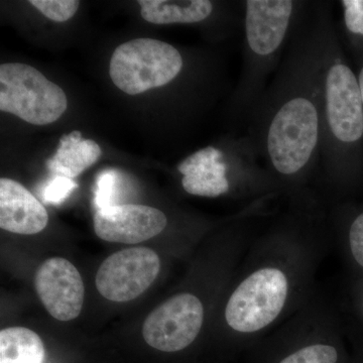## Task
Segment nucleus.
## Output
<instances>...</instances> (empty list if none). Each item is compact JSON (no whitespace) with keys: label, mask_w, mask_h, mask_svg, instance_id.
<instances>
[{"label":"nucleus","mask_w":363,"mask_h":363,"mask_svg":"<svg viewBox=\"0 0 363 363\" xmlns=\"http://www.w3.org/2000/svg\"><path fill=\"white\" fill-rule=\"evenodd\" d=\"M334 25L331 2L310 1L247 123L266 168L286 183L305 179L321 157L325 45Z\"/></svg>","instance_id":"1"},{"label":"nucleus","mask_w":363,"mask_h":363,"mask_svg":"<svg viewBox=\"0 0 363 363\" xmlns=\"http://www.w3.org/2000/svg\"><path fill=\"white\" fill-rule=\"evenodd\" d=\"M320 162L336 184H346L363 168V104L336 26L329 30L324 54V106Z\"/></svg>","instance_id":"2"},{"label":"nucleus","mask_w":363,"mask_h":363,"mask_svg":"<svg viewBox=\"0 0 363 363\" xmlns=\"http://www.w3.org/2000/svg\"><path fill=\"white\" fill-rule=\"evenodd\" d=\"M310 1L247 0L243 1V66L233 99V111L248 121L278 71L289 43Z\"/></svg>","instance_id":"3"},{"label":"nucleus","mask_w":363,"mask_h":363,"mask_svg":"<svg viewBox=\"0 0 363 363\" xmlns=\"http://www.w3.org/2000/svg\"><path fill=\"white\" fill-rule=\"evenodd\" d=\"M183 55L173 45L142 38L116 48L109 76L118 89L138 95L173 82L185 69Z\"/></svg>","instance_id":"4"},{"label":"nucleus","mask_w":363,"mask_h":363,"mask_svg":"<svg viewBox=\"0 0 363 363\" xmlns=\"http://www.w3.org/2000/svg\"><path fill=\"white\" fill-rule=\"evenodd\" d=\"M66 93L38 69L21 63L0 66V111L33 125H47L63 116Z\"/></svg>","instance_id":"5"},{"label":"nucleus","mask_w":363,"mask_h":363,"mask_svg":"<svg viewBox=\"0 0 363 363\" xmlns=\"http://www.w3.org/2000/svg\"><path fill=\"white\" fill-rule=\"evenodd\" d=\"M288 291V279L281 269L264 267L252 272L229 298L227 324L247 334L266 328L283 311Z\"/></svg>","instance_id":"6"},{"label":"nucleus","mask_w":363,"mask_h":363,"mask_svg":"<svg viewBox=\"0 0 363 363\" xmlns=\"http://www.w3.org/2000/svg\"><path fill=\"white\" fill-rule=\"evenodd\" d=\"M203 321L201 301L193 294H179L150 313L143 323V336L155 350L178 352L194 342Z\"/></svg>","instance_id":"7"},{"label":"nucleus","mask_w":363,"mask_h":363,"mask_svg":"<svg viewBox=\"0 0 363 363\" xmlns=\"http://www.w3.org/2000/svg\"><path fill=\"white\" fill-rule=\"evenodd\" d=\"M161 269L159 255L147 247H131L109 255L95 278L100 295L112 302H130L156 281Z\"/></svg>","instance_id":"8"},{"label":"nucleus","mask_w":363,"mask_h":363,"mask_svg":"<svg viewBox=\"0 0 363 363\" xmlns=\"http://www.w3.org/2000/svg\"><path fill=\"white\" fill-rule=\"evenodd\" d=\"M35 286L43 305L55 319L70 321L82 311L84 284L69 260L52 257L43 262L35 272Z\"/></svg>","instance_id":"9"},{"label":"nucleus","mask_w":363,"mask_h":363,"mask_svg":"<svg viewBox=\"0 0 363 363\" xmlns=\"http://www.w3.org/2000/svg\"><path fill=\"white\" fill-rule=\"evenodd\" d=\"M168 224L166 214L157 208L138 204H121L95 211V233L109 242L135 245L150 240Z\"/></svg>","instance_id":"10"},{"label":"nucleus","mask_w":363,"mask_h":363,"mask_svg":"<svg viewBox=\"0 0 363 363\" xmlns=\"http://www.w3.org/2000/svg\"><path fill=\"white\" fill-rule=\"evenodd\" d=\"M49 215L42 204L18 182L0 179V227L4 230L33 235L44 230Z\"/></svg>","instance_id":"11"},{"label":"nucleus","mask_w":363,"mask_h":363,"mask_svg":"<svg viewBox=\"0 0 363 363\" xmlns=\"http://www.w3.org/2000/svg\"><path fill=\"white\" fill-rule=\"evenodd\" d=\"M143 20L155 25H196L213 18L216 4L210 0H140Z\"/></svg>","instance_id":"12"},{"label":"nucleus","mask_w":363,"mask_h":363,"mask_svg":"<svg viewBox=\"0 0 363 363\" xmlns=\"http://www.w3.org/2000/svg\"><path fill=\"white\" fill-rule=\"evenodd\" d=\"M102 156V150L94 140L82 138L74 130L60 140L56 154L48 160L47 167L56 176L74 179L95 164Z\"/></svg>","instance_id":"13"},{"label":"nucleus","mask_w":363,"mask_h":363,"mask_svg":"<svg viewBox=\"0 0 363 363\" xmlns=\"http://www.w3.org/2000/svg\"><path fill=\"white\" fill-rule=\"evenodd\" d=\"M45 346L35 332L11 327L0 332V363H43Z\"/></svg>","instance_id":"14"},{"label":"nucleus","mask_w":363,"mask_h":363,"mask_svg":"<svg viewBox=\"0 0 363 363\" xmlns=\"http://www.w3.org/2000/svg\"><path fill=\"white\" fill-rule=\"evenodd\" d=\"M343 30L348 45L357 58L363 56V0H342Z\"/></svg>","instance_id":"15"},{"label":"nucleus","mask_w":363,"mask_h":363,"mask_svg":"<svg viewBox=\"0 0 363 363\" xmlns=\"http://www.w3.org/2000/svg\"><path fill=\"white\" fill-rule=\"evenodd\" d=\"M118 174L116 171H105L100 174L96 182V187L94 190V204L95 210L104 209V208L114 206L117 205L116 200L117 193L119 190Z\"/></svg>","instance_id":"16"},{"label":"nucleus","mask_w":363,"mask_h":363,"mask_svg":"<svg viewBox=\"0 0 363 363\" xmlns=\"http://www.w3.org/2000/svg\"><path fill=\"white\" fill-rule=\"evenodd\" d=\"M30 4L49 20L65 23L77 13L80 1L77 0H30Z\"/></svg>","instance_id":"17"},{"label":"nucleus","mask_w":363,"mask_h":363,"mask_svg":"<svg viewBox=\"0 0 363 363\" xmlns=\"http://www.w3.org/2000/svg\"><path fill=\"white\" fill-rule=\"evenodd\" d=\"M78 188L77 183L73 179L64 176H56L43 190V199L47 204L59 206L68 199L73 191Z\"/></svg>","instance_id":"18"},{"label":"nucleus","mask_w":363,"mask_h":363,"mask_svg":"<svg viewBox=\"0 0 363 363\" xmlns=\"http://www.w3.org/2000/svg\"><path fill=\"white\" fill-rule=\"evenodd\" d=\"M348 238L353 257L363 267V211L351 221Z\"/></svg>","instance_id":"19"},{"label":"nucleus","mask_w":363,"mask_h":363,"mask_svg":"<svg viewBox=\"0 0 363 363\" xmlns=\"http://www.w3.org/2000/svg\"><path fill=\"white\" fill-rule=\"evenodd\" d=\"M357 78L359 82L360 92H362L363 104V56L358 58Z\"/></svg>","instance_id":"20"}]
</instances>
